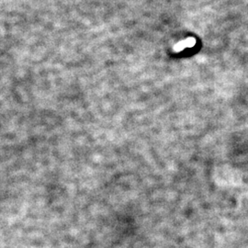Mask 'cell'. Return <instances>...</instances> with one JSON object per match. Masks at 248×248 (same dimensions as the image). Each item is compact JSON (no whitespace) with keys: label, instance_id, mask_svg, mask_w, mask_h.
Returning a JSON list of instances; mask_svg holds the SVG:
<instances>
[{"label":"cell","instance_id":"obj_1","mask_svg":"<svg viewBox=\"0 0 248 248\" xmlns=\"http://www.w3.org/2000/svg\"><path fill=\"white\" fill-rule=\"evenodd\" d=\"M195 43H196V41L194 39H192V38L187 39V40H185V41L177 43L175 45V51H181V50H183L184 48H186V47H191V46H193Z\"/></svg>","mask_w":248,"mask_h":248}]
</instances>
